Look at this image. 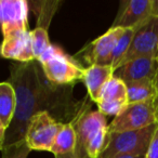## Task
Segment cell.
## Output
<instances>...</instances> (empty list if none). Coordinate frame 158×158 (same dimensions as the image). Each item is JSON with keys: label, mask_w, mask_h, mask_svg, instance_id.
I'll return each mask as SVG.
<instances>
[{"label": "cell", "mask_w": 158, "mask_h": 158, "mask_svg": "<svg viewBox=\"0 0 158 158\" xmlns=\"http://www.w3.org/2000/svg\"><path fill=\"white\" fill-rule=\"evenodd\" d=\"M8 81L15 90L16 110L1 148L25 140L29 121L38 113L48 112L60 123H72L87 106L85 100L74 101L73 85L59 86L49 81L37 60L12 64Z\"/></svg>", "instance_id": "obj_1"}, {"label": "cell", "mask_w": 158, "mask_h": 158, "mask_svg": "<svg viewBox=\"0 0 158 158\" xmlns=\"http://www.w3.org/2000/svg\"><path fill=\"white\" fill-rule=\"evenodd\" d=\"M77 134L78 158H98L105 146L108 125L100 110H87V106L73 121Z\"/></svg>", "instance_id": "obj_2"}, {"label": "cell", "mask_w": 158, "mask_h": 158, "mask_svg": "<svg viewBox=\"0 0 158 158\" xmlns=\"http://www.w3.org/2000/svg\"><path fill=\"white\" fill-rule=\"evenodd\" d=\"M158 123L134 131L108 132L105 146L98 158L146 155Z\"/></svg>", "instance_id": "obj_3"}, {"label": "cell", "mask_w": 158, "mask_h": 158, "mask_svg": "<svg viewBox=\"0 0 158 158\" xmlns=\"http://www.w3.org/2000/svg\"><path fill=\"white\" fill-rule=\"evenodd\" d=\"M37 61L41 65L48 80L54 85L68 86L84 79L86 68L57 46L51 44Z\"/></svg>", "instance_id": "obj_4"}, {"label": "cell", "mask_w": 158, "mask_h": 158, "mask_svg": "<svg viewBox=\"0 0 158 158\" xmlns=\"http://www.w3.org/2000/svg\"><path fill=\"white\" fill-rule=\"evenodd\" d=\"M157 123L155 101L128 104L108 125V132L134 131Z\"/></svg>", "instance_id": "obj_5"}, {"label": "cell", "mask_w": 158, "mask_h": 158, "mask_svg": "<svg viewBox=\"0 0 158 158\" xmlns=\"http://www.w3.org/2000/svg\"><path fill=\"white\" fill-rule=\"evenodd\" d=\"M62 126L63 123L53 118L48 112H40L29 121L25 141L31 151L51 152Z\"/></svg>", "instance_id": "obj_6"}, {"label": "cell", "mask_w": 158, "mask_h": 158, "mask_svg": "<svg viewBox=\"0 0 158 158\" xmlns=\"http://www.w3.org/2000/svg\"><path fill=\"white\" fill-rule=\"evenodd\" d=\"M139 57L158 59V18L152 16L135 29L131 46L121 64Z\"/></svg>", "instance_id": "obj_7"}, {"label": "cell", "mask_w": 158, "mask_h": 158, "mask_svg": "<svg viewBox=\"0 0 158 158\" xmlns=\"http://www.w3.org/2000/svg\"><path fill=\"white\" fill-rule=\"evenodd\" d=\"M125 28L120 27H110L105 34L86 46L84 50L85 60L91 65H108L110 66L113 53L117 46L119 38L121 37Z\"/></svg>", "instance_id": "obj_8"}, {"label": "cell", "mask_w": 158, "mask_h": 158, "mask_svg": "<svg viewBox=\"0 0 158 158\" xmlns=\"http://www.w3.org/2000/svg\"><path fill=\"white\" fill-rule=\"evenodd\" d=\"M1 54L5 59L16 61V63L35 61L31 31H14L3 35Z\"/></svg>", "instance_id": "obj_9"}, {"label": "cell", "mask_w": 158, "mask_h": 158, "mask_svg": "<svg viewBox=\"0 0 158 158\" xmlns=\"http://www.w3.org/2000/svg\"><path fill=\"white\" fill-rule=\"evenodd\" d=\"M28 1L1 0L0 21L3 35L14 31H28Z\"/></svg>", "instance_id": "obj_10"}, {"label": "cell", "mask_w": 158, "mask_h": 158, "mask_svg": "<svg viewBox=\"0 0 158 158\" xmlns=\"http://www.w3.org/2000/svg\"><path fill=\"white\" fill-rule=\"evenodd\" d=\"M153 0H130L123 1L120 11L112 27L138 28L152 18Z\"/></svg>", "instance_id": "obj_11"}, {"label": "cell", "mask_w": 158, "mask_h": 158, "mask_svg": "<svg viewBox=\"0 0 158 158\" xmlns=\"http://www.w3.org/2000/svg\"><path fill=\"white\" fill-rule=\"evenodd\" d=\"M158 74V59L139 57L114 69V77L123 80L125 84L140 80H155Z\"/></svg>", "instance_id": "obj_12"}, {"label": "cell", "mask_w": 158, "mask_h": 158, "mask_svg": "<svg viewBox=\"0 0 158 158\" xmlns=\"http://www.w3.org/2000/svg\"><path fill=\"white\" fill-rule=\"evenodd\" d=\"M16 110V95L9 81L0 84V147L5 142L6 132L11 126Z\"/></svg>", "instance_id": "obj_13"}, {"label": "cell", "mask_w": 158, "mask_h": 158, "mask_svg": "<svg viewBox=\"0 0 158 158\" xmlns=\"http://www.w3.org/2000/svg\"><path fill=\"white\" fill-rule=\"evenodd\" d=\"M114 76V68L108 65H91L85 69L84 81L89 98L97 103L102 89Z\"/></svg>", "instance_id": "obj_14"}, {"label": "cell", "mask_w": 158, "mask_h": 158, "mask_svg": "<svg viewBox=\"0 0 158 158\" xmlns=\"http://www.w3.org/2000/svg\"><path fill=\"white\" fill-rule=\"evenodd\" d=\"M76 149V130L73 123H63L52 145L51 153L55 158H78Z\"/></svg>", "instance_id": "obj_15"}, {"label": "cell", "mask_w": 158, "mask_h": 158, "mask_svg": "<svg viewBox=\"0 0 158 158\" xmlns=\"http://www.w3.org/2000/svg\"><path fill=\"white\" fill-rule=\"evenodd\" d=\"M127 93L128 103H141V102L156 101L158 98V90L155 80H140V81L128 82Z\"/></svg>", "instance_id": "obj_16"}, {"label": "cell", "mask_w": 158, "mask_h": 158, "mask_svg": "<svg viewBox=\"0 0 158 158\" xmlns=\"http://www.w3.org/2000/svg\"><path fill=\"white\" fill-rule=\"evenodd\" d=\"M100 101H127L128 102V93L126 84L113 76L107 81V84L102 89L100 97L97 103ZM95 103V104H97Z\"/></svg>", "instance_id": "obj_17"}, {"label": "cell", "mask_w": 158, "mask_h": 158, "mask_svg": "<svg viewBox=\"0 0 158 158\" xmlns=\"http://www.w3.org/2000/svg\"><path fill=\"white\" fill-rule=\"evenodd\" d=\"M60 5H61V1H35V2H29V6L33 7L34 12L38 16L37 27H41V28L48 31L53 15L55 14Z\"/></svg>", "instance_id": "obj_18"}, {"label": "cell", "mask_w": 158, "mask_h": 158, "mask_svg": "<svg viewBox=\"0 0 158 158\" xmlns=\"http://www.w3.org/2000/svg\"><path fill=\"white\" fill-rule=\"evenodd\" d=\"M134 34H135V28H125L121 37L119 38L116 48H115V51L113 53L112 62H110V66L114 69L116 67H118L119 64L123 61V59L125 57V55L127 54L128 50H129L130 46H131Z\"/></svg>", "instance_id": "obj_19"}, {"label": "cell", "mask_w": 158, "mask_h": 158, "mask_svg": "<svg viewBox=\"0 0 158 158\" xmlns=\"http://www.w3.org/2000/svg\"><path fill=\"white\" fill-rule=\"evenodd\" d=\"M31 44H33V52L35 59L38 60L49 48L51 47L49 40L48 31L41 27H36L31 31Z\"/></svg>", "instance_id": "obj_20"}, {"label": "cell", "mask_w": 158, "mask_h": 158, "mask_svg": "<svg viewBox=\"0 0 158 158\" xmlns=\"http://www.w3.org/2000/svg\"><path fill=\"white\" fill-rule=\"evenodd\" d=\"M31 152V147L23 140L1 148V158H27Z\"/></svg>", "instance_id": "obj_21"}, {"label": "cell", "mask_w": 158, "mask_h": 158, "mask_svg": "<svg viewBox=\"0 0 158 158\" xmlns=\"http://www.w3.org/2000/svg\"><path fill=\"white\" fill-rule=\"evenodd\" d=\"M146 158H158V128L151 141V144H149L148 151L146 154Z\"/></svg>", "instance_id": "obj_22"}, {"label": "cell", "mask_w": 158, "mask_h": 158, "mask_svg": "<svg viewBox=\"0 0 158 158\" xmlns=\"http://www.w3.org/2000/svg\"><path fill=\"white\" fill-rule=\"evenodd\" d=\"M152 16L158 18V0H153V5H152Z\"/></svg>", "instance_id": "obj_23"}, {"label": "cell", "mask_w": 158, "mask_h": 158, "mask_svg": "<svg viewBox=\"0 0 158 158\" xmlns=\"http://www.w3.org/2000/svg\"><path fill=\"white\" fill-rule=\"evenodd\" d=\"M117 158H146V155H140V156H121Z\"/></svg>", "instance_id": "obj_24"}, {"label": "cell", "mask_w": 158, "mask_h": 158, "mask_svg": "<svg viewBox=\"0 0 158 158\" xmlns=\"http://www.w3.org/2000/svg\"><path fill=\"white\" fill-rule=\"evenodd\" d=\"M155 105H156V116H157V123H158V98L155 101Z\"/></svg>", "instance_id": "obj_25"}, {"label": "cell", "mask_w": 158, "mask_h": 158, "mask_svg": "<svg viewBox=\"0 0 158 158\" xmlns=\"http://www.w3.org/2000/svg\"><path fill=\"white\" fill-rule=\"evenodd\" d=\"M155 82H156V87H157V90H158V74H157V76H156Z\"/></svg>", "instance_id": "obj_26"}]
</instances>
